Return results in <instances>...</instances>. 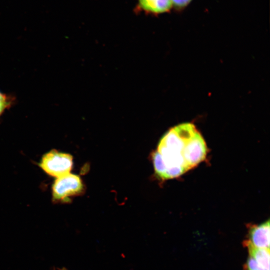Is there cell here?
<instances>
[{
  "instance_id": "6da1fadb",
  "label": "cell",
  "mask_w": 270,
  "mask_h": 270,
  "mask_svg": "<svg viewBox=\"0 0 270 270\" xmlns=\"http://www.w3.org/2000/svg\"><path fill=\"white\" fill-rule=\"evenodd\" d=\"M207 148L194 124L184 123L171 128L152 154L156 174L163 179L175 178L204 160Z\"/></svg>"
},
{
  "instance_id": "8992f818",
  "label": "cell",
  "mask_w": 270,
  "mask_h": 270,
  "mask_svg": "<svg viewBox=\"0 0 270 270\" xmlns=\"http://www.w3.org/2000/svg\"><path fill=\"white\" fill-rule=\"evenodd\" d=\"M244 242L248 248L250 256L254 258L262 268L270 270V249L254 247L248 240Z\"/></svg>"
},
{
  "instance_id": "30bf717a",
  "label": "cell",
  "mask_w": 270,
  "mask_h": 270,
  "mask_svg": "<svg viewBox=\"0 0 270 270\" xmlns=\"http://www.w3.org/2000/svg\"><path fill=\"white\" fill-rule=\"evenodd\" d=\"M58 270H68L66 268H59Z\"/></svg>"
},
{
  "instance_id": "ba28073f",
  "label": "cell",
  "mask_w": 270,
  "mask_h": 270,
  "mask_svg": "<svg viewBox=\"0 0 270 270\" xmlns=\"http://www.w3.org/2000/svg\"><path fill=\"white\" fill-rule=\"evenodd\" d=\"M192 0H171L173 7L178 10L184 9Z\"/></svg>"
},
{
  "instance_id": "9c48e42d",
  "label": "cell",
  "mask_w": 270,
  "mask_h": 270,
  "mask_svg": "<svg viewBox=\"0 0 270 270\" xmlns=\"http://www.w3.org/2000/svg\"><path fill=\"white\" fill-rule=\"evenodd\" d=\"M246 267V270H266L262 268L255 260L250 256L247 260Z\"/></svg>"
},
{
  "instance_id": "52a82bcc",
  "label": "cell",
  "mask_w": 270,
  "mask_h": 270,
  "mask_svg": "<svg viewBox=\"0 0 270 270\" xmlns=\"http://www.w3.org/2000/svg\"><path fill=\"white\" fill-rule=\"evenodd\" d=\"M15 98L0 92V116L6 110H9L15 102Z\"/></svg>"
},
{
  "instance_id": "3957f363",
  "label": "cell",
  "mask_w": 270,
  "mask_h": 270,
  "mask_svg": "<svg viewBox=\"0 0 270 270\" xmlns=\"http://www.w3.org/2000/svg\"><path fill=\"white\" fill-rule=\"evenodd\" d=\"M83 189L80 178L68 173L55 180L52 186V198L56 201H66L69 197L82 193Z\"/></svg>"
},
{
  "instance_id": "7a4b0ae2",
  "label": "cell",
  "mask_w": 270,
  "mask_h": 270,
  "mask_svg": "<svg viewBox=\"0 0 270 270\" xmlns=\"http://www.w3.org/2000/svg\"><path fill=\"white\" fill-rule=\"evenodd\" d=\"M39 165L46 174L57 178L70 173L73 165L72 156L52 150L43 156Z\"/></svg>"
},
{
  "instance_id": "277c9868",
  "label": "cell",
  "mask_w": 270,
  "mask_h": 270,
  "mask_svg": "<svg viewBox=\"0 0 270 270\" xmlns=\"http://www.w3.org/2000/svg\"><path fill=\"white\" fill-rule=\"evenodd\" d=\"M248 241L254 247L270 249V220L252 226L248 232Z\"/></svg>"
},
{
  "instance_id": "5b68a950",
  "label": "cell",
  "mask_w": 270,
  "mask_h": 270,
  "mask_svg": "<svg viewBox=\"0 0 270 270\" xmlns=\"http://www.w3.org/2000/svg\"><path fill=\"white\" fill-rule=\"evenodd\" d=\"M138 6L146 13L154 14L168 12L173 8L171 0H138Z\"/></svg>"
}]
</instances>
